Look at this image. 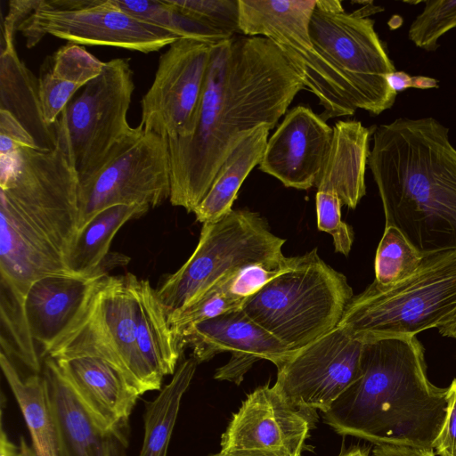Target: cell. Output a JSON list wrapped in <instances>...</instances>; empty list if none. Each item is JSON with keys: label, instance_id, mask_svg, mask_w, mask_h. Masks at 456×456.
<instances>
[{"label": "cell", "instance_id": "cell-3", "mask_svg": "<svg viewBox=\"0 0 456 456\" xmlns=\"http://www.w3.org/2000/svg\"><path fill=\"white\" fill-rule=\"evenodd\" d=\"M368 166L385 226L422 254L456 249V148L432 117L398 118L375 126Z\"/></svg>", "mask_w": 456, "mask_h": 456}, {"label": "cell", "instance_id": "cell-32", "mask_svg": "<svg viewBox=\"0 0 456 456\" xmlns=\"http://www.w3.org/2000/svg\"><path fill=\"white\" fill-rule=\"evenodd\" d=\"M423 3V10L411 22L408 37L417 47L434 52L439 47V38L456 28V0Z\"/></svg>", "mask_w": 456, "mask_h": 456}, {"label": "cell", "instance_id": "cell-22", "mask_svg": "<svg viewBox=\"0 0 456 456\" xmlns=\"http://www.w3.org/2000/svg\"><path fill=\"white\" fill-rule=\"evenodd\" d=\"M375 126L366 127L357 120H340L333 126L330 154L315 187L355 208L366 193L365 171L370 140Z\"/></svg>", "mask_w": 456, "mask_h": 456}, {"label": "cell", "instance_id": "cell-14", "mask_svg": "<svg viewBox=\"0 0 456 456\" xmlns=\"http://www.w3.org/2000/svg\"><path fill=\"white\" fill-rule=\"evenodd\" d=\"M212 45L179 38L161 54L153 81L141 101L139 126L167 141L194 128L210 62Z\"/></svg>", "mask_w": 456, "mask_h": 456}, {"label": "cell", "instance_id": "cell-43", "mask_svg": "<svg viewBox=\"0 0 456 456\" xmlns=\"http://www.w3.org/2000/svg\"><path fill=\"white\" fill-rule=\"evenodd\" d=\"M411 87L428 89L438 87V84L435 78L425 76H414L411 77Z\"/></svg>", "mask_w": 456, "mask_h": 456}, {"label": "cell", "instance_id": "cell-12", "mask_svg": "<svg viewBox=\"0 0 456 456\" xmlns=\"http://www.w3.org/2000/svg\"><path fill=\"white\" fill-rule=\"evenodd\" d=\"M18 31L28 48L50 35L79 45L115 46L148 53L179 39L124 11L114 0H37Z\"/></svg>", "mask_w": 456, "mask_h": 456}, {"label": "cell", "instance_id": "cell-45", "mask_svg": "<svg viewBox=\"0 0 456 456\" xmlns=\"http://www.w3.org/2000/svg\"><path fill=\"white\" fill-rule=\"evenodd\" d=\"M20 451L18 456H37L33 448L29 446L23 436L20 437Z\"/></svg>", "mask_w": 456, "mask_h": 456}, {"label": "cell", "instance_id": "cell-46", "mask_svg": "<svg viewBox=\"0 0 456 456\" xmlns=\"http://www.w3.org/2000/svg\"><path fill=\"white\" fill-rule=\"evenodd\" d=\"M338 456H370L360 447H352L348 450H343Z\"/></svg>", "mask_w": 456, "mask_h": 456}, {"label": "cell", "instance_id": "cell-35", "mask_svg": "<svg viewBox=\"0 0 456 456\" xmlns=\"http://www.w3.org/2000/svg\"><path fill=\"white\" fill-rule=\"evenodd\" d=\"M182 14L229 36L241 34L239 0H169Z\"/></svg>", "mask_w": 456, "mask_h": 456}, {"label": "cell", "instance_id": "cell-36", "mask_svg": "<svg viewBox=\"0 0 456 456\" xmlns=\"http://www.w3.org/2000/svg\"><path fill=\"white\" fill-rule=\"evenodd\" d=\"M297 256L287 257L279 261L255 263L248 265L223 281L221 284L235 297L245 300L273 279L289 269Z\"/></svg>", "mask_w": 456, "mask_h": 456}, {"label": "cell", "instance_id": "cell-39", "mask_svg": "<svg viewBox=\"0 0 456 456\" xmlns=\"http://www.w3.org/2000/svg\"><path fill=\"white\" fill-rule=\"evenodd\" d=\"M433 451L438 456H456V378L448 387L446 415Z\"/></svg>", "mask_w": 456, "mask_h": 456}, {"label": "cell", "instance_id": "cell-40", "mask_svg": "<svg viewBox=\"0 0 456 456\" xmlns=\"http://www.w3.org/2000/svg\"><path fill=\"white\" fill-rule=\"evenodd\" d=\"M370 456H436L434 451L408 446L376 445Z\"/></svg>", "mask_w": 456, "mask_h": 456}, {"label": "cell", "instance_id": "cell-28", "mask_svg": "<svg viewBox=\"0 0 456 456\" xmlns=\"http://www.w3.org/2000/svg\"><path fill=\"white\" fill-rule=\"evenodd\" d=\"M148 210V208L138 205H118L98 213L77 234L68 260L69 272L74 274H108L101 265L110 254L114 236L127 221L142 216Z\"/></svg>", "mask_w": 456, "mask_h": 456}, {"label": "cell", "instance_id": "cell-23", "mask_svg": "<svg viewBox=\"0 0 456 456\" xmlns=\"http://www.w3.org/2000/svg\"><path fill=\"white\" fill-rule=\"evenodd\" d=\"M0 43V110L11 113L24 126L38 150H55L54 124L45 119L38 78L19 57L14 38L1 37Z\"/></svg>", "mask_w": 456, "mask_h": 456}, {"label": "cell", "instance_id": "cell-16", "mask_svg": "<svg viewBox=\"0 0 456 456\" xmlns=\"http://www.w3.org/2000/svg\"><path fill=\"white\" fill-rule=\"evenodd\" d=\"M316 411L292 404L273 385L258 387L241 403L221 437L224 456H301Z\"/></svg>", "mask_w": 456, "mask_h": 456}, {"label": "cell", "instance_id": "cell-10", "mask_svg": "<svg viewBox=\"0 0 456 456\" xmlns=\"http://www.w3.org/2000/svg\"><path fill=\"white\" fill-rule=\"evenodd\" d=\"M138 281L130 273L101 278L80 317L46 357H99L118 368L140 395L159 390L161 384L136 346Z\"/></svg>", "mask_w": 456, "mask_h": 456}, {"label": "cell", "instance_id": "cell-20", "mask_svg": "<svg viewBox=\"0 0 456 456\" xmlns=\"http://www.w3.org/2000/svg\"><path fill=\"white\" fill-rule=\"evenodd\" d=\"M54 360L96 421L108 431L127 435L129 417L141 395L124 374L99 357L82 355Z\"/></svg>", "mask_w": 456, "mask_h": 456}, {"label": "cell", "instance_id": "cell-33", "mask_svg": "<svg viewBox=\"0 0 456 456\" xmlns=\"http://www.w3.org/2000/svg\"><path fill=\"white\" fill-rule=\"evenodd\" d=\"M116 4L149 24L175 34L179 38L193 39L199 25L179 12L169 0H114Z\"/></svg>", "mask_w": 456, "mask_h": 456}, {"label": "cell", "instance_id": "cell-13", "mask_svg": "<svg viewBox=\"0 0 456 456\" xmlns=\"http://www.w3.org/2000/svg\"><path fill=\"white\" fill-rule=\"evenodd\" d=\"M170 172L167 141L142 129L96 173L79 182L78 232L113 206H159L169 199Z\"/></svg>", "mask_w": 456, "mask_h": 456}, {"label": "cell", "instance_id": "cell-47", "mask_svg": "<svg viewBox=\"0 0 456 456\" xmlns=\"http://www.w3.org/2000/svg\"><path fill=\"white\" fill-rule=\"evenodd\" d=\"M210 456H224V455H223V454H221V453L219 452V453L213 454V455H210Z\"/></svg>", "mask_w": 456, "mask_h": 456}, {"label": "cell", "instance_id": "cell-24", "mask_svg": "<svg viewBox=\"0 0 456 456\" xmlns=\"http://www.w3.org/2000/svg\"><path fill=\"white\" fill-rule=\"evenodd\" d=\"M104 61L83 46L68 42L50 57L38 77L45 121L53 125L75 94L101 74Z\"/></svg>", "mask_w": 456, "mask_h": 456}, {"label": "cell", "instance_id": "cell-37", "mask_svg": "<svg viewBox=\"0 0 456 456\" xmlns=\"http://www.w3.org/2000/svg\"><path fill=\"white\" fill-rule=\"evenodd\" d=\"M315 202L318 229L332 236L336 252L347 256L354 233L352 228L341 220V201L334 195L317 191Z\"/></svg>", "mask_w": 456, "mask_h": 456}, {"label": "cell", "instance_id": "cell-9", "mask_svg": "<svg viewBox=\"0 0 456 456\" xmlns=\"http://www.w3.org/2000/svg\"><path fill=\"white\" fill-rule=\"evenodd\" d=\"M134 90L129 60L112 59L70 100L55 122L57 141L67 147L79 182L92 176L141 133L139 126L133 127L127 120Z\"/></svg>", "mask_w": 456, "mask_h": 456}, {"label": "cell", "instance_id": "cell-1", "mask_svg": "<svg viewBox=\"0 0 456 456\" xmlns=\"http://www.w3.org/2000/svg\"><path fill=\"white\" fill-rule=\"evenodd\" d=\"M302 89L299 71L266 37L212 45L193 131L167 141L171 204L194 212L244 134L262 124L273 129Z\"/></svg>", "mask_w": 456, "mask_h": 456}, {"label": "cell", "instance_id": "cell-19", "mask_svg": "<svg viewBox=\"0 0 456 456\" xmlns=\"http://www.w3.org/2000/svg\"><path fill=\"white\" fill-rule=\"evenodd\" d=\"M104 273L53 274L29 288L25 310L32 338L46 357L82 314Z\"/></svg>", "mask_w": 456, "mask_h": 456}, {"label": "cell", "instance_id": "cell-21", "mask_svg": "<svg viewBox=\"0 0 456 456\" xmlns=\"http://www.w3.org/2000/svg\"><path fill=\"white\" fill-rule=\"evenodd\" d=\"M55 426L59 456H124L127 435L102 428L80 402L54 359L43 368Z\"/></svg>", "mask_w": 456, "mask_h": 456}, {"label": "cell", "instance_id": "cell-41", "mask_svg": "<svg viewBox=\"0 0 456 456\" xmlns=\"http://www.w3.org/2000/svg\"><path fill=\"white\" fill-rule=\"evenodd\" d=\"M390 88L396 94L411 87V77L404 71L392 72L387 76Z\"/></svg>", "mask_w": 456, "mask_h": 456}, {"label": "cell", "instance_id": "cell-26", "mask_svg": "<svg viewBox=\"0 0 456 456\" xmlns=\"http://www.w3.org/2000/svg\"><path fill=\"white\" fill-rule=\"evenodd\" d=\"M136 346L147 369L159 384L165 376L175 373L182 349L157 290L142 279L137 285Z\"/></svg>", "mask_w": 456, "mask_h": 456}, {"label": "cell", "instance_id": "cell-25", "mask_svg": "<svg viewBox=\"0 0 456 456\" xmlns=\"http://www.w3.org/2000/svg\"><path fill=\"white\" fill-rule=\"evenodd\" d=\"M270 130L268 125L262 124L244 134L194 210L197 221L202 224L216 222L232 210L242 183L263 159Z\"/></svg>", "mask_w": 456, "mask_h": 456}, {"label": "cell", "instance_id": "cell-18", "mask_svg": "<svg viewBox=\"0 0 456 456\" xmlns=\"http://www.w3.org/2000/svg\"><path fill=\"white\" fill-rule=\"evenodd\" d=\"M333 127L312 109H290L268 139L258 168L284 186L308 190L316 185L330 151Z\"/></svg>", "mask_w": 456, "mask_h": 456}, {"label": "cell", "instance_id": "cell-31", "mask_svg": "<svg viewBox=\"0 0 456 456\" xmlns=\"http://www.w3.org/2000/svg\"><path fill=\"white\" fill-rule=\"evenodd\" d=\"M423 256L399 229L385 226L376 251L374 281L382 286L399 282L419 268Z\"/></svg>", "mask_w": 456, "mask_h": 456}, {"label": "cell", "instance_id": "cell-11", "mask_svg": "<svg viewBox=\"0 0 456 456\" xmlns=\"http://www.w3.org/2000/svg\"><path fill=\"white\" fill-rule=\"evenodd\" d=\"M316 0H239L242 35L272 40L303 77L305 89L318 99L330 118L355 113L348 86L339 72L317 51L309 35Z\"/></svg>", "mask_w": 456, "mask_h": 456}, {"label": "cell", "instance_id": "cell-30", "mask_svg": "<svg viewBox=\"0 0 456 456\" xmlns=\"http://www.w3.org/2000/svg\"><path fill=\"white\" fill-rule=\"evenodd\" d=\"M25 301V297L0 285L1 352L40 374L41 356L29 330Z\"/></svg>", "mask_w": 456, "mask_h": 456}, {"label": "cell", "instance_id": "cell-7", "mask_svg": "<svg viewBox=\"0 0 456 456\" xmlns=\"http://www.w3.org/2000/svg\"><path fill=\"white\" fill-rule=\"evenodd\" d=\"M284 243L258 213L248 209H232L203 224L191 256L156 289L167 315L191 305L248 265L283 259Z\"/></svg>", "mask_w": 456, "mask_h": 456}, {"label": "cell", "instance_id": "cell-2", "mask_svg": "<svg viewBox=\"0 0 456 456\" xmlns=\"http://www.w3.org/2000/svg\"><path fill=\"white\" fill-rule=\"evenodd\" d=\"M0 283L27 297L37 280L71 273L78 175L67 147L0 156Z\"/></svg>", "mask_w": 456, "mask_h": 456}, {"label": "cell", "instance_id": "cell-5", "mask_svg": "<svg viewBox=\"0 0 456 456\" xmlns=\"http://www.w3.org/2000/svg\"><path fill=\"white\" fill-rule=\"evenodd\" d=\"M456 313V249L425 254L409 277L388 286L373 281L348 303L338 327L363 342L415 337Z\"/></svg>", "mask_w": 456, "mask_h": 456}, {"label": "cell", "instance_id": "cell-38", "mask_svg": "<svg viewBox=\"0 0 456 456\" xmlns=\"http://www.w3.org/2000/svg\"><path fill=\"white\" fill-rule=\"evenodd\" d=\"M21 148L38 150L24 126L11 113L0 110V156L14 153Z\"/></svg>", "mask_w": 456, "mask_h": 456}, {"label": "cell", "instance_id": "cell-44", "mask_svg": "<svg viewBox=\"0 0 456 456\" xmlns=\"http://www.w3.org/2000/svg\"><path fill=\"white\" fill-rule=\"evenodd\" d=\"M437 330L439 333L444 337L456 338V313L449 321L441 325Z\"/></svg>", "mask_w": 456, "mask_h": 456}, {"label": "cell", "instance_id": "cell-34", "mask_svg": "<svg viewBox=\"0 0 456 456\" xmlns=\"http://www.w3.org/2000/svg\"><path fill=\"white\" fill-rule=\"evenodd\" d=\"M244 300L228 292L220 283L191 305L167 316V322L179 342V337L189 327L200 322L241 308Z\"/></svg>", "mask_w": 456, "mask_h": 456}, {"label": "cell", "instance_id": "cell-29", "mask_svg": "<svg viewBox=\"0 0 456 456\" xmlns=\"http://www.w3.org/2000/svg\"><path fill=\"white\" fill-rule=\"evenodd\" d=\"M198 362L191 356L175 370L171 381L146 403L144 437L138 456H167L182 398L188 389Z\"/></svg>", "mask_w": 456, "mask_h": 456}, {"label": "cell", "instance_id": "cell-8", "mask_svg": "<svg viewBox=\"0 0 456 456\" xmlns=\"http://www.w3.org/2000/svg\"><path fill=\"white\" fill-rule=\"evenodd\" d=\"M381 10L367 2L348 12L339 0H316L309 24L314 45L343 77L356 110L375 116L391 109L397 95L387 81L395 67L369 17Z\"/></svg>", "mask_w": 456, "mask_h": 456}, {"label": "cell", "instance_id": "cell-15", "mask_svg": "<svg viewBox=\"0 0 456 456\" xmlns=\"http://www.w3.org/2000/svg\"><path fill=\"white\" fill-rule=\"evenodd\" d=\"M363 346L338 326L294 351L274 385L295 406L324 413L360 378Z\"/></svg>", "mask_w": 456, "mask_h": 456}, {"label": "cell", "instance_id": "cell-17", "mask_svg": "<svg viewBox=\"0 0 456 456\" xmlns=\"http://www.w3.org/2000/svg\"><path fill=\"white\" fill-rule=\"evenodd\" d=\"M179 345L182 351L186 346L191 347L198 363L230 352L232 358L216 370L214 378L236 384L256 362L267 360L278 368L293 354L241 309L193 324L181 334Z\"/></svg>", "mask_w": 456, "mask_h": 456}, {"label": "cell", "instance_id": "cell-6", "mask_svg": "<svg viewBox=\"0 0 456 456\" xmlns=\"http://www.w3.org/2000/svg\"><path fill=\"white\" fill-rule=\"evenodd\" d=\"M353 297L346 276L315 248L246 298L240 309L294 352L338 327Z\"/></svg>", "mask_w": 456, "mask_h": 456}, {"label": "cell", "instance_id": "cell-4", "mask_svg": "<svg viewBox=\"0 0 456 456\" xmlns=\"http://www.w3.org/2000/svg\"><path fill=\"white\" fill-rule=\"evenodd\" d=\"M447 403L448 387L430 382L416 336L385 338L364 342L360 378L323 419L336 433L375 445L433 451Z\"/></svg>", "mask_w": 456, "mask_h": 456}, {"label": "cell", "instance_id": "cell-27", "mask_svg": "<svg viewBox=\"0 0 456 456\" xmlns=\"http://www.w3.org/2000/svg\"><path fill=\"white\" fill-rule=\"evenodd\" d=\"M2 372L20 409L37 456H59L47 383L43 375L22 378L13 362L0 352Z\"/></svg>", "mask_w": 456, "mask_h": 456}, {"label": "cell", "instance_id": "cell-42", "mask_svg": "<svg viewBox=\"0 0 456 456\" xmlns=\"http://www.w3.org/2000/svg\"><path fill=\"white\" fill-rule=\"evenodd\" d=\"M0 433V456H18L20 448L17 447L8 437L1 427Z\"/></svg>", "mask_w": 456, "mask_h": 456}]
</instances>
